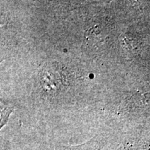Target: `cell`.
<instances>
[{"instance_id":"1","label":"cell","mask_w":150,"mask_h":150,"mask_svg":"<svg viewBox=\"0 0 150 150\" xmlns=\"http://www.w3.org/2000/svg\"><path fill=\"white\" fill-rule=\"evenodd\" d=\"M106 138L102 135H97L88 141L78 145H65L57 144L55 150H101L106 145Z\"/></svg>"},{"instance_id":"2","label":"cell","mask_w":150,"mask_h":150,"mask_svg":"<svg viewBox=\"0 0 150 150\" xmlns=\"http://www.w3.org/2000/svg\"><path fill=\"white\" fill-rule=\"evenodd\" d=\"M13 110V106H10V105L6 104L5 102L1 101V128L7 122L9 115Z\"/></svg>"}]
</instances>
